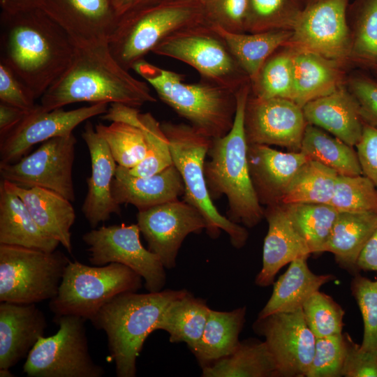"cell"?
Returning a JSON list of instances; mask_svg holds the SVG:
<instances>
[{
	"label": "cell",
	"instance_id": "obj_1",
	"mask_svg": "<svg viewBox=\"0 0 377 377\" xmlns=\"http://www.w3.org/2000/svg\"><path fill=\"white\" fill-rule=\"evenodd\" d=\"M75 49L66 31L39 8L2 13L1 62L34 100L41 98L66 71Z\"/></svg>",
	"mask_w": 377,
	"mask_h": 377
},
{
	"label": "cell",
	"instance_id": "obj_2",
	"mask_svg": "<svg viewBox=\"0 0 377 377\" xmlns=\"http://www.w3.org/2000/svg\"><path fill=\"white\" fill-rule=\"evenodd\" d=\"M75 45L69 66L40 98L44 110L78 102L138 108L156 101L147 84L134 77L115 59L107 41Z\"/></svg>",
	"mask_w": 377,
	"mask_h": 377
},
{
	"label": "cell",
	"instance_id": "obj_3",
	"mask_svg": "<svg viewBox=\"0 0 377 377\" xmlns=\"http://www.w3.org/2000/svg\"><path fill=\"white\" fill-rule=\"evenodd\" d=\"M250 82L236 92L237 108L233 125L223 137L212 139L205 162L204 172L212 199L226 195L228 202L227 218L247 228L257 226L265 217L251 179L248 143L244 129V110L250 94Z\"/></svg>",
	"mask_w": 377,
	"mask_h": 377
},
{
	"label": "cell",
	"instance_id": "obj_4",
	"mask_svg": "<svg viewBox=\"0 0 377 377\" xmlns=\"http://www.w3.org/2000/svg\"><path fill=\"white\" fill-rule=\"evenodd\" d=\"M186 290H161L147 293L127 292L107 302L90 320L105 332L110 359L118 377H135L136 360L148 336L158 330L168 305Z\"/></svg>",
	"mask_w": 377,
	"mask_h": 377
},
{
	"label": "cell",
	"instance_id": "obj_5",
	"mask_svg": "<svg viewBox=\"0 0 377 377\" xmlns=\"http://www.w3.org/2000/svg\"><path fill=\"white\" fill-rule=\"evenodd\" d=\"M132 69L154 89L162 101L200 133L215 139L231 129L237 108L236 92L205 80L186 83L183 75L144 59Z\"/></svg>",
	"mask_w": 377,
	"mask_h": 377
},
{
	"label": "cell",
	"instance_id": "obj_6",
	"mask_svg": "<svg viewBox=\"0 0 377 377\" xmlns=\"http://www.w3.org/2000/svg\"><path fill=\"white\" fill-rule=\"evenodd\" d=\"M204 22L201 0H149L120 16L108 43L128 71L169 35Z\"/></svg>",
	"mask_w": 377,
	"mask_h": 377
},
{
	"label": "cell",
	"instance_id": "obj_7",
	"mask_svg": "<svg viewBox=\"0 0 377 377\" xmlns=\"http://www.w3.org/2000/svg\"><path fill=\"white\" fill-rule=\"evenodd\" d=\"M161 126L169 141L173 164L183 179L184 200L202 214L207 223L206 231L209 237L216 239L223 230L229 235L234 247H243L249 237L248 231L219 213L207 186L204 165L212 139L190 124L163 122Z\"/></svg>",
	"mask_w": 377,
	"mask_h": 377
},
{
	"label": "cell",
	"instance_id": "obj_8",
	"mask_svg": "<svg viewBox=\"0 0 377 377\" xmlns=\"http://www.w3.org/2000/svg\"><path fill=\"white\" fill-rule=\"evenodd\" d=\"M142 285L141 276L124 265L89 266L69 260L49 308L54 316L73 315L90 320L114 297L137 292Z\"/></svg>",
	"mask_w": 377,
	"mask_h": 377
},
{
	"label": "cell",
	"instance_id": "obj_9",
	"mask_svg": "<svg viewBox=\"0 0 377 377\" xmlns=\"http://www.w3.org/2000/svg\"><path fill=\"white\" fill-rule=\"evenodd\" d=\"M151 52L184 62L195 68L202 80L234 92L250 82L223 37L207 22L172 33Z\"/></svg>",
	"mask_w": 377,
	"mask_h": 377
},
{
	"label": "cell",
	"instance_id": "obj_10",
	"mask_svg": "<svg viewBox=\"0 0 377 377\" xmlns=\"http://www.w3.org/2000/svg\"><path fill=\"white\" fill-rule=\"evenodd\" d=\"M68 262L59 251L0 244V302L36 304L51 300Z\"/></svg>",
	"mask_w": 377,
	"mask_h": 377
},
{
	"label": "cell",
	"instance_id": "obj_11",
	"mask_svg": "<svg viewBox=\"0 0 377 377\" xmlns=\"http://www.w3.org/2000/svg\"><path fill=\"white\" fill-rule=\"evenodd\" d=\"M83 318L54 316L56 334L40 337L23 365L29 377H102L104 368L92 360Z\"/></svg>",
	"mask_w": 377,
	"mask_h": 377
},
{
	"label": "cell",
	"instance_id": "obj_12",
	"mask_svg": "<svg viewBox=\"0 0 377 377\" xmlns=\"http://www.w3.org/2000/svg\"><path fill=\"white\" fill-rule=\"evenodd\" d=\"M138 224L102 226L84 233L89 260L95 266L124 265L145 280L149 292L160 291L166 282L165 267L158 257L140 242Z\"/></svg>",
	"mask_w": 377,
	"mask_h": 377
},
{
	"label": "cell",
	"instance_id": "obj_13",
	"mask_svg": "<svg viewBox=\"0 0 377 377\" xmlns=\"http://www.w3.org/2000/svg\"><path fill=\"white\" fill-rule=\"evenodd\" d=\"M348 0H320L305 7L297 20L287 46L311 52L343 65L350 61L351 32Z\"/></svg>",
	"mask_w": 377,
	"mask_h": 377
},
{
	"label": "cell",
	"instance_id": "obj_14",
	"mask_svg": "<svg viewBox=\"0 0 377 377\" xmlns=\"http://www.w3.org/2000/svg\"><path fill=\"white\" fill-rule=\"evenodd\" d=\"M77 139L73 133L46 140L32 154L19 161L0 164L3 180L24 186L52 190L75 200L73 165Z\"/></svg>",
	"mask_w": 377,
	"mask_h": 377
},
{
	"label": "cell",
	"instance_id": "obj_15",
	"mask_svg": "<svg viewBox=\"0 0 377 377\" xmlns=\"http://www.w3.org/2000/svg\"><path fill=\"white\" fill-rule=\"evenodd\" d=\"M137 224L148 249L166 269L176 266L179 249L187 235L207 228L202 214L186 200L178 199L138 211Z\"/></svg>",
	"mask_w": 377,
	"mask_h": 377
},
{
	"label": "cell",
	"instance_id": "obj_16",
	"mask_svg": "<svg viewBox=\"0 0 377 377\" xmlns=\"http://www.w3.org/2000/svg\"><path fill=\"white\" fill-rule=\"evenodd\" d=\"M254 330L264 337L276 362L278 376H306L316 337L306 323L302 309L258 318Z\"/></svg>",
	"mask_w": 377,
	"mask_h": 377
},
{
	"label": "cell",
	"instance_id": "obj_17",
	"mask_svg": "<svg viewBox=\"0 0 377 377\" xmlns=\"http://www.w3.org/2000/svg\"><path fill=\"white\" fill-rule=\"evenodd\" d=\"M105 103H94L71 110H44L40 105L26 113L18 124L0 138V164L15 163L36 144L68 135L82 122L108 110Z\"/></svg>",
	"mask_w": 377,
	"mask_h": 377
},
{
	"label": "cell",
	"instance_id": "obj_18",
	"mask_svg": "<svg viewBox=\"0 0 377 377\" xmlns=\"http://www.w3.org/2000/svg\"><path fill=\"white\" fill-rule=\"evenodd\" d=\"M307 124L302 108L294 101L261 98L249 94L244 110L248 145H277L300 151Z\"/></svg>",
	"mask_w": 377,
	"mask_h": 377
},
{
	"label": "cell",
	"instance_id": "obj_19",
	"mask_svg": "<svg viewBox=\"0 0 377 377\" xmlns=\"http://www.w3.org/2000/svg\"><path fill=\"white\" fill-rule=\"evenodd\" d=\"M38 8L75 44L108 42L120 17L112 0H43Z\"/></svg>",
	"mask_w": 377,
	"mask_h": 377
},
{
	"label": "cell",
	"instance_id": "obj_20",
	"mask_svg": "<svg viewBox=\"0 0 377 377\" xmlns=\"http://www.w3.org/2000/svg\"><path fill=\"white\" fill-rule=\"evenodd\" d=\"M82 137L89 149L91 175L86 179L87 192L82 212L91 228L105 222L111 214L119 215L120 205L112 194V182L117 167L108 145L90 121L85 124Z\"/></svg>",
	"mask_w": 377,
	"mask_h": 377
},
{
	"label": "cell",
	"instance_id": "obj_21",
	"mask_svg": "<svg viewBox=\"0 0 377 377\" xmlns=\"http://www.w3.org/2000/svg\"><path fill=\"white\" fill-rule=\"evenodd\" d=\"M247 160L253 186L261 205L281 203L300 168L310 160L302 151L282 152L266 145H248Z\"/></svg>",
	"mask_w": 377,
	"mask_h": 377
},
{
	"label": "cell",
	"instance_id": "obj_22",
	"mask_svg": "<svg viewBox=\"0 0 377 377\" xmlns=\"http://www.w3.org/2000/svg\"><path fill=\"white\" fill-rule=\"evenodd\" d=\"M265 217L268 223L263 251V265L256 277L257 286L271 285L278 272L297 258L308 256L311 250L293 224L281 203L267 206Z\"/></svg>",
	"mask_w": 377,
	"mask_h": 377
},
{
	"label": "cell",
	"instance_id": "obj_23",
	"mask_svg": "<svg viewBox=\"0 0 377 377\" xmlns=\"http://www.w3.org/2000/svg\"><path fill=\"white\" fill-rule=\"evenodd\" d=\"M45 316L36 304H0V369H10L27 356L44 335Z\"/></svg>",
	"mask_w": 377,
	"mask_h": 377
},
{
	"label": "cell",
	"instance_id": "obj_24",
	"mask_svg": "<svg viewBox=\"0 0 377 377\" xmlns=\"http://www.w3.org/2000/svg\"><path fill=\"white\" fill-rule=\"evenodd\" d=\"M112 194L119 205L131 204L141 211L178 199L184 194V184L174 164L147 177L133 175L128 168L117 165Z\"/></svg>",
	"mask_w": 377,
	"mask_h": 377
},
{
	"label": "cell",
	"instance_id": "obj_25",
	"mask_svg": "<svg viewBox=\"0 0 377 377\" xmlns=\"http://www.w3.org/2000/svg\"><path fill=\"white\" fill-rule=\"evenodd\" d=\"M308 124L354 147L361 140L364 122L358 105L347 87L312 100L302 107Z\"/></svg>",
	"mask_w": 377,
	"mask_h": 377
},
{
	"label": "cell",
	"instance_id": "obj_26",
	"mask_svg": "<svg viewBox=\"0 0 377 377\" xmlns=\"http://www.w3.org/2000/svg\"><path fill=\"white\" fill-rule=\"evenodd\" d=\"M4 181L22 199L38 226L72 253L71 228L76 215L71 201L50 189L24 187Z\"/></svg>",
	"mask_w": 377,
	"mask_h": 377
},
{
	"label": "cell",
	"instance_id": "obj_27",
	"mask_svg": "<svg viewBox=\"0 0 377 377\" xmlns=\"http://www.w3.org/2000/svg\"><path fill=\"white\" fill-rule=\"evenodd\" d=\"M0 244L47 252L54 251L60 244L38 226L24 202L4 180L0 184Z\"/></svg>",
	"mask_w": 377,
	"mask_h": 377
},
{
	"label": "cell",
	"instance_id": "obj_28",
	"mask_svg": "<svg viewBox=\"0 0 377 377\" xmlns=\"http://www.w3.org/2000/svg\"><path fill=\"white\" fill-rule=\"evenodd\" d=\"M293 50L291 101L302 108L343 84V64L311 52Z\"/></svg>",
	"mask_w": 377,
	"mask_h": 377
},
{
	"label": "cell",
	"instance_id": "obj_29",
	"mask_svg": "<svg viewBox=\"0 0 377 377\" xmlns=\"http://www.w3.org/2000/svg\"><path fill=\"white\" fill-rule=\"evenodd\" d=\"M307 258L308 256H303L290 263L286 272L274 283L271 297L258 318L302 309L313 293L335 278L332 274L318 275L312 272L308 266Z\"/></svg>",
	"mask_w": 377,
	"mask_h": 377
},
{
	"label": "cell",
	"instance_id": "obj_30",
	"mask_svg": "<svg viewBox=\"0 0 377 377\" xmlns=\"http://www.w3.org/2000/svg\"><path fill=\"white\" fill-rule=\"evenodd\" d=\"M101 118L110 121L128 122L142 130L147 143V156L138 165L128 169L131 174L147 177L173 164L169 141L161 124L151 113H140L137 108L112 103Z\"/></svg>",
	"mask_w": 377,
	"mask_h": 377
},
{
	"label": "cell",
	"instance_id": "obj_31",
	"mask_svg": "<svg viewBox=\"0 0 377 377\" xmlns=\"http://www.w3.org/2000/svg\"><path fill=\"white\" fill-rule=\"evenodd\" d=\"M377 228V214L339 212L323 252L333 253L346 269L357 271L358 258Z\"/></svg>",
	"mask_w": 377,
	"mask_h": 377
},
{
	"label": "cell",
	"instance_id": "obj_32",
	"mask_svg": "<svg viewBox=\"0 0 377 377\" xmlns=\"http://www.w3.org/2000/svg\"><path fill=\"white\" fill-rule=\"evenodd\" d=\"M246 307L230 311L210 309L202 336L191 352L202 367L230 355L239 343Z\"/></svg>",
	"mask_w": 377,
	"mask_h": 377
},
{
	"label": "cell",
	"instance_id": "obj_33",
	"mask_svg": "<svg viewBox=\"0 0 377 377\" xmlns=\"http://www.w3.org/2000/svg\"><path fill=\"white\" fill-rule=\"evenodd\" d=\"M203 377L278 376L274 358L266 342L240 341L229 355L202 367Z\"/></svg>",
	"mask_w": 377,
	"mask_h": 377
},
{
	"label": "cell",
	"instance_id": "obj_34",
	"mask_svg": "<svg viewBox=\"0 0 377 377\" xmlns=\"http://www.w3.org/2000/svg\"><path fill=\"white\" fill-rule=\"evenodd\" d=\"M214 27L250 80L256 76L263 64L274 52L287 45L292 35V30L233 33Z\"/></svg>",
	"mask_w": 377,
	"mask_h": 377
},
{
	"label": "cell",
	"instance_id": "obj_35",
	"mask_svg": "<svg viewBox=\"0 0 377 377\" xmlns=\"http://www.w3.org/2000/svg\"><path fill=\"white\" fill-rule=\"evenodd\" d=\"M210 309L203 300L187 291L166 308L158 330L169 334L170 342H184L191 350L202 336Z\"/></svg>",
	"mask_w": 377,
	"mask_h": 377
},
{
	"label": "cell",
	"instance_id": "obj_36",
	"mask_svg": "<svg viewBox=\"0 0 377 377\" xmlns=\"http://www.w3.org/2000/svg\"><path fill=\"white\" fill-rule=\"evenodd\" d=\"M300 151L310 160L334 170L339 175H362L357 151L353 147L316 126L307 124Z\"/></svg>",
	"mask_w": 377,
	"mask_h": 377
},
{
	"label": "cell",
	"instance_id": "obj_37",
	"mask_svg": "<svg viewBox=\"0 0 377 377\" xmlns=\"http://www.w3.org/2000/svg\"><path fill=\"white\" fill-rule=\"evenodd\" d=\"M338 175L334 170L309 160L294 176L281 203L330 204Z\"/></svg>",
	"mask_w": 377,
	"mask_h": 377
},
{
	"label": "cell",
	"instance_id": "obj_38",
	"mask_svg": "<svg viewBox=\"0 0 377 377\" xmlns=\"http://www.w3.org/2000/svg\"><path fill=\"white\" fill-rule=\"evenodd\" d=\"M349 13L350 61L371 70L377 66V0H355Z\"/></svg>",
	"mask_w": 377,
	"mask_h": 377
},
{
	"label": "cell",
	"instance_id": "obj_39",
	"mask_svg": "<svg viewBox=\"0 0 377 377\" xmlns=\"http://www.w3.org/2000/svg\"><path fill=\"white\" fill-rule=\"evenodd\" d=\"M283 205L311 253L323 252L339 212L330 204Z\"/></svg>",
	"mask_w": 377,
	"mask_h": 377
},
{
	"label": "cell",
	"instance_id": "obj_40",
	"mask_svg": "<svg viewBox=\"0 0 377 377\" xmlns=\"http://www.w3.org/2000/svg\"><path fill=\"white\" fill-rule=\"evenodd\" d=\"M293 48L285 45L274 52L250 80V94L261 98L291 100L293 86Z\"/></svg>",
	"mask_w": 377,
	"mask_h": 377
},
{
	"label": "cell",
	"instance_id": "obj_41",
	"mask_svg": "<svg viewBox=\"0 0 377 377\" xmlns=\"http://www.w3.org/2000/svg\"><path fill=\"white\" fill-rule=\"evenodd\" d=\"M95 129L106 142L117 165L132 169L146 157L145 135L139 126L114 121L110 125L99 124Z\"/></svg>",
	"mask_w": 377,
	"mask_h": 377
},
{
	"label": "cell",
	"instance_id": "obj_42",
	"mask_svg": "<svg viewBox=\"0 0 377 377\" xmlns=\"http://www.w3.org/2000/svg\"><path fill=\"white\" fill-rule=\"evenodd\" d=\"M303 9L301 0H248L246 32L292 30Z\"/></svg>",
	"mask_w": 377,
	"mask_h": 377
},
{
	"label": "cell",
	"instance_id": "obj_43",
	"mask_svg": "<svg viewBox=\"0 0 377 377\" xmlns=\"http://www.w3.org/2000/svg\"><path fill=\"white\" fill-rule=\"evenodd\" d=\"M330 205L339 212L377 214V188L363 175H339Z\"/></svg>",
	"mask_w": 377,
	"mask_h": 377
},
{
	"label": "cell",
	"instance_id": "obj_44",
	"mask_svg": "<svg viewBox=\"0 0 377 377\" xmlns=\"http://www.w3.org/2000/svg\"><path fill=\"white\" fill-rule=\"evenodd\" d=\"M302 309L306 323L316 338L342 334L344 311L330 296L318 290Z\"/></svg>",
	"mask_w": 377,
	"mask_h": 377
},
{
	"label": "cell",
	"instance_id": "obj_45",
	"mask_svg": "<svg viewBox=\"0 0 377 377\" xmlns=\"http://www.w3.org/2000/svg\"><path fill=\"white\" fill-rule=\"evenodd\" d=\"M351 290L364 323L360 348L365 350L377 351V281L357 274L352 281Z\"/></svg>",
	"mask_w": 377,
	"mask_h": 377
},
{
	"label": "cell",
	"instance_id": "obj_46",
	"mask_svg": "<svg viewBox=\"0 0 377 377\" xmlns=\"http://www.w3.org/2000/svg\"><path fill=\"white\" fill-rule=\"evenodd\" d=\"M344 334L316 338L315 350L306 377H340L346 357Z\"/></svg>",
	"mask_w": 377,
	"mask_h": 377
},
{
	"label": "cell",
	"instance_id": "obj_47",
	"mask_svg": "<svg viewBox=\"0 0 377 377\" xmlns=\"http://www.w3.org/2000/svg\"><path fill=\"white\" fill-rule=\"evenodd\" d=\"M206 21L229 32L246 33L248 0H201Z\"/></svg>",
	"mask_w": 377,
	"mask_h": 377
},
{
	"label": "cell",
	"instance_id": "obj_48",
	"mask_svg": "<svg viewBox=\"0 0 377 377\" xmlns=\"http://www.w3.org/2000/svg\"><path fill=\"white\" fill-rule=\"evenodd\" d=\"M346 87L358 105L364 122L377 128V80L357 73L348 78Z\"/></svg>",
	"mask_w": 377,
	"mask_h": 377
},
{
	"label": "cell",
	"instance_id": "obj_49",
	"mask_svg": "<svg viewBox=\"0 0 377 377\" xmlns=\"http://www.w3.org/2000/svg\"><path fill=\"white\" fill-rule=\"evenodd\" d=\"M346 343L342 376L377 377V351L365 350L344 334Z\"/></svg>",
	"mask_w": 377,
	"mask_h": 377
},
{
	"label": "cell",
	"instance_id": "obj_50",
	"mask_svg": "<svg viewBox=\"0 0 377 377\" xmlns=\"http://www.w3.org/2000/svg\"><path fill=\"white\" fill-rule=\"evenodd\" d=\"M0 100L25 111L32 110L36 106L26 87L2 62H0Z\"/></svg>",
	"mask_w": 377,
	"mask_h": 377
},
{
	"label": "cell",
	"instance_id": "obj_51",
	"mask_svg": "<svg viewBox=\"0 0 377 377\" xmlns=\"http://www.w3.org/2000/svg\"><path fill=\"white\" fill-rule=\"evenodd\" d=\"M355 147L362 175L377 188V128L364 123L362 136Z\"/></svg>",
	"mask_w": 377,
	"mask_h": 377
},
{
	"label": "cell",
	"instance_id": "obj_52",
	"mask_svg": "<svg viewBox=\"0 0 377 377\" xmlns=\"http://www.w3.org/2000/svg\"><path fill=\"white\" fill-rule=\"evenodd\" d=\"M20 108L0 103V138L7 135L22 119L26 113Z\"/></svg>",
	"mask_w": 377,
	"mask_h": 377
},
{
	"label": "cell",
	"instance_id": "obj_53",
	"mask_svg": "<svg viewBox=\"0 0 377 377\" xmlns=\"http://www.w3.org/2000/svg\"><path fill=\"white\" fill-rule=\"evenodd\" d=\"M357 268L377 271V228L362 249L357 262Z\"/></svg>",
	"mask_w": 377,
	"mask_h": 377
},
{
	"label": "cell",
	"instance_id": "obj_54",
	"mask_svg": "<svg viewBox=\"0 0 377 377\" xmlns=\"http://www.w3.org/2000/svg\"><path fill=\"white\" fill-rule=\"evenodd\" d=\"M43 0H0L3 13L14 14L22 11L37 8Z\"/></svg>",
	"mask_w": 377,
	"mask_h": 377
},
{
	"label": "cell",
	"instance_id": "obj_55",
	"mask_svg": "<svg viewBox=\"0 0 377 377\" xmlns=\"http://www.w3.org/2000/svg\"><path fill=\"white\" fill-rule=\"evenodd\" d=\"M147 1L149 0H112V2L117 15L120 17Z\"/></svg>",
	"mask_w": 377,
	"mask_h": 377
},
{
	"label": "cell",
	"instance_id": "obj_56",
	"mask_svg": "<svg viewBox=\"0 0 377 377\" xmlns=\"http://www.w3.org/2000/svg\"><path fill=\"white\" fill-rule=\"evenodd\" d=\"M0 376L1 377H13V374L10 372V369H0Z\"/></svg>",
	"mask_w": 377,
	"mask_h": 377
},
{
	"label": "cell",
	"instance_id": "obj_57",
	"mask_svg": "<svg viewBox=\"0 0 377 377\" xmlns=\"http://www.w3.org/2000/svg\"><path fill=\"white\" fill-rule=\"evenodd\" d=\"M320 0H301L302 3V5L304 6V8L305 7H307L309 6H311L318 1H319Z\"/></svg>",
	"mask_w": 377,
	"mask_h": 377
},
{
	"label": "cell",
	"instance_id": "obj_58",
	"mask_svg": "<svg viewBox=\"0 0 377 377\" xmlns=\"http://www.w3.org/2000/svg\"><path fill=\"white\" fill-rule=\"evenodd\" d=\"M371 70L374 73V74H375V75H376V77H377V66L375 67V68H372V69H371Z\"/></svg>",
	"mask_w": 377,
	"mask_h": 377
}]
</instances>
